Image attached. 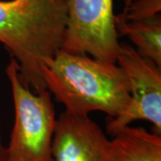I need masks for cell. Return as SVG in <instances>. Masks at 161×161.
Returning a JSON list of instances; mask_svg holds the SVG:
<instances>
[{
    "instance_id": "obj_1",
    "label": "cell",
    "mask_w": 161,
    "mask_h": 161,
    "mask_svg": "<svg viewBox=\"0 0 161 161\" xmlns=\"http://www.w3.org/2000/svg\"><path fill=\"white\" fill-rule=\"evenodd\" d=\"M41 73L46 90L71 114L99 111L113 118L130 102L128 80L116 63L60 49L43 62Z\"/></svg>"
},
{
    "instance_id": "obj_2",
    "label": "cell",
    "mask_w": 161,
    "mask_h": 161,
    "mask_svg": "<svg viewBox=\"0 0 161 161\" xmlns=\"http://www.w3.org/2000/svg\"><path fill=\"white\" fill-rule=\"evenodd\" d=\"M69 0H0V42L35 92L46 90L42 64L62 49Z\"/></svg>"
},
{
    "instance_id": "obj_3",
    "label": "cell",
    "mask_w": 161,
    "mask_h": 161,
    "mask_svg": "<svg viewBox=\"0 0 161 161\" xmlns=\"http://www.w3.org/2000/svg\"><path fill=\"white\" fill-rule=\"evenodd\" d=\"M14 108L8 161H54L52 144L57 115L50 92H33L24 81L14 58L6 67Z\"/></svg>"
},
{
    "instance_id": "obj_4",
    "label": "cell",
    "mask_w": 161,
    "mask_h": 161,
    "mask_svg": "<svg viewBox=\"0 0 161 161\" xmlns=\"http://www.w3.org/2000/svg\"><path fill=\"white\" fill-rule=\"evenodd\" d=\"M114 0H69L62 49L116 63L120 48Z\"/></svg>"
},
{
    "instance_id": "obj_5",
    "label": "cell",
    "mask_w": 161,
    "mask_h": 161,
    "mask_svg": "<svg viewBox=\"0 0 161 161\" xmlns=\"http://www.w3.org/2000/svg\"><path fill=\"white\" fill-rule=\"evenodd\" d=\"M116 64L124 71L130 89V102L122 114L107 122V133L112 137L138 120L152 124L154 132L161 134L160 67L126 43L120 42Z\"/></svg>"
},
{
    "instance_id": "obj_6",
    "label": "cell",
    "mask_w": 161,
    "mask_h": 161,
    "mask_svg": "<svg viewBox=\"0 0 161 161\" xmlns=\"http://www.w3.org/2000/svg\"><path fill=\"white\" fill-rule=\"evenodd\" d=\"M54 161H110L109 140L89 115L64 111L57 120Z\"/></svg>"
},
{
    "instance_id": "obj_7",
    "label": "cell",
    "mask_w": 161,
    "mask_h": 161,
    "mask_svg": "<svg viewBox=\"0 0 161 161\" xmlns=\"http://www.w3.org/2000/svg\"><path fill=\"white\" fill-rule=\"evenodd\" d=\"M110 161H161V134L125 127L109 140Z\"/></svg>"
},
{
    "instance_id": "obj_8",
    "label": "cell",
    "mask_w": 161,
    "mask_h": 161,
    "mask_svg": "<svg viewBox=\"0 0 161 161\" xmlns=\"http://www.w3.org/2000/svg\"><path fill=\"white\" fill-rule=\"evenodd\" d=\"M115 22L118 36L128 37L141 56L161 67L160 15L147 21L129 22L117 14Z\"/></svg>"
},
{
    "instance_id": "obj_9",
    "label": "cell",
    "mask_w": 161,
    "mask_h": 161,
    "mask_svg": "<svg viewBox=\"0 0 161 161\" xmlns=\"http://www.w3.org/2000/svg\"><path fill=\"white\" fill-rule=\"evenodd\" d=\"M161 0H132L119 14L129 22L147 21L160 15Z\"/></svg>"
},
{
    "instance_id": "obj_10",
    "label": "cell",
    "mask_w": 161,
    "mask_h": 161,
    "mask_svg": "<svg viewBox=\"0 0 161 161\" xmlns=\"http://www.w3.org/2000/svg\"><path fill=\"white\" fill-rule=\"evenodd\" d=\"M0 161H8L7 152H6V146L4 144V142H3L1 125H0Z\"/></svg>"
},
{
    "instance_id": "obj_11",
    "label": "cell",
    "mask_w": 161,
    "mask_h": 161,
    "mask_svg": "<svg viewBox=\"0 0 161 161\" xmlns=\"http://www.w3.org/2000/svg\"><path fill=\"white\" fill-rule=\"evenodd\" d=\"M131 1H132V0H125V8L129 6V4L131 3Z\"/></svg>"
}]
</instances>
